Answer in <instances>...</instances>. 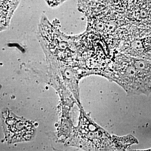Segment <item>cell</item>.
<instances>
[{
    "label": "cell",
    "instance_id": "6da1fadb",
    "mask_svg": "<svg viewBox=\"0 0 151 151\" xmlns=\"http://www.w3.org/2000/svg\"><path fill=\"white\" fill-rule=\"evenodd\" d=\"M102 76L122 87L128 95L151 93V69L134 65L129 57L117 52Z\"/></svg>",
    "mask_w": 151,
    "mask_h": 151
},
{
    "label": "cell",
    "instance_id": "7a4b0ae2",
    "mask_svg": "<svg viewBox=\"0 0 151 151\" xmlns=\"http://www.w3.org/2000/svg\"><path fill=\"white\" fill-rule=\"evenodd\" d=\"M142 40L145 51L151 57V32L142 38Z\"/></svg>",
    "mask_w": 151,
    "mask_h": 151
},
{
    "label": "cell",
    "instance_id": "3957f363",
    "mask_svg": "<svg viewBox=\"0 0 151 151\" xmlns=\"http://www.w3.org/2000/svg\"><path fill=\"white\" fill-rule=\"evenodd\" d=\"M130 151H151V148L148 150H131Z\"/></svg>",
    "mask_w": 151,
    "mask_h": 151
}]
</instances>
